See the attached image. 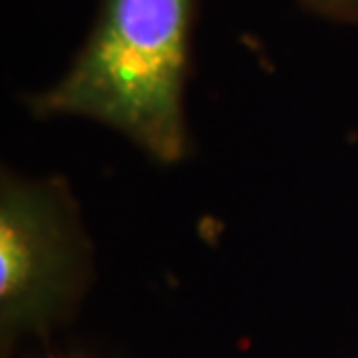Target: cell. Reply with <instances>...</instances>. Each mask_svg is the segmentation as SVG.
Returning a JSON list of instances; mask_svg holds the SVG:
<instances>
[{"label":"cell","instance_id":"cell-2","mask_svg":"<svg viewBox=\"0 0 358 358\" xmlns=\"http://www.w3.org/2000/svg\"><path fill=\"white\" fill-rule=\"evenodd\" d=\"M66 226L42 186L5 179L0 200V305L3 319L26 317L61 261Z\"/></svg>","mask_w":358,"mask_h":358},{"label":"cell","instance_id":"cell-1","mask_svg":"<svg viewBox=\"0 0 358 358\" xmlns=\"http://www.w3.org/2000/svg\"><path fill=\"white\" fill-rule=\"evenodd\" d=\"M196 0H103L87 42L35 117H82L126 135L161 163L186 152L184 91Z\"/></svg>","mask_w":358,"mask_h":358},{"label":"cell","instance_id":"cell-3","mask_svg":"<svg viewBox=\"0 0 358 358\" xmlns=\"http://www.w3.org/2000/svg\"><path fill=\"white\" fill-rule=\"evenodd\" d=\"M307 10L345 24H358V0H298Z\"/></svg>","mask_w":358,"mask_h":358}]
</instances>
